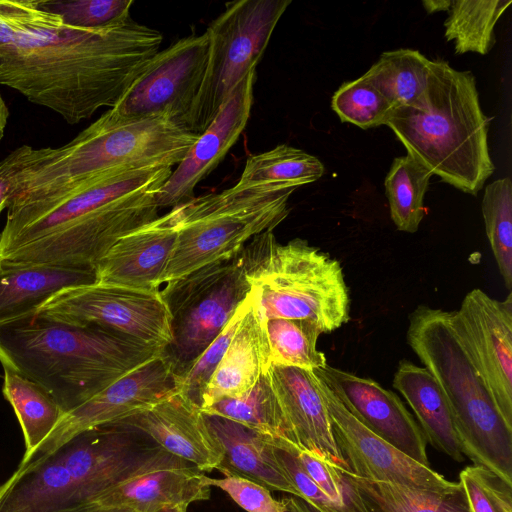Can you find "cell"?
<instances>
[{"mask_svg":"<svg viewBox=\"0 0 512 512\" xmlns=\"http://www.w3.org/2000/svg\"><path fill=\"white\" fill-rule=\"evenodd\" d=\"M162 39L132 18L83 29L65 24L39 0H0V85L77 124L114 107Z\"/></svg>","mask_w":512,"mask_h":512,"instance_id":"cell-1","label":"cell"},{"mask_svg":"<svg viewBox=\"0 0 512 512\" xmlns=\"http://www.w3.org/2000/svg\"><path fill=\"white\" fill-rule=\"evenodd\" d=\"M163 348L95 325L32 312L0 325V362L47 391L67 413Z\"/></svg>","mask_w":512,"mask_h":512,"instance_id":"cell-2","label":"cell"},{"mask_svg":"<svg viewBox=\"0 0 512 512\" xmlns=\"http://www.w3.org/2000/svg\"><path fill=\"white\" fill-rule=\"evenodd\" d=\"M198 136L166 117L123 119L108 110L70 142L40 148L6 209L55 201L116 172L173 167Z\"/></svg>","mask_w":512,"mask_h":512,"instance_id":"cell-3","label":"cell"},{"mask_svg":"<svg viewBox=\"0 0 512 512\" xmlns=\"http://www.w3.org/2000/svg\"><path fill=\"white\" fill-rule=\"evenodd\" d=\"M385 125L407 156L464 193L477 195L495 170L475 78L442 59L430 61L423 97L393 109Z\"/></svg>","mask_w":512,"mask_h":512,"instance_id":"cell-4","label":"cell"},{"mask_svg":"<svg viewBox=\"0 0 512 512\" xmlns=\"http://www.w3.org/2000/svg\"><path fill=\"white\" fill-rule=\"evenodd\" d=\"M407 342L448 400L463 455L512 484V427L455 333L450 311L418 306Z\"/></svg>","mask_w":512,"mask_h":512,"instance_id":"cell-5","label":"cell"},{"mask_svg":"<svg viewBox=\"0 0 512 512\" xmlns=\"http://www.w3.org/2000/svg\"><path fill=\"white\" fill-rule=\"evenodd\" d=\"M261 320L305 319L330 333L350 319V297L338 260L273 231L253 237L237 254Z\"/></svg>","mask_w":512,"mask_h":512,"instance_id":"cell-6","label":"cell"},{"mask_svg":"<svg viewBox=\"0 0 512 512\" xmlns=\"http://www.w3.org/2000/svg\"><path fill=\"white\" fill-rule=\"evenodd\" d=\"M293 188L235 185L182 204L176 247L162 284L235 257L256 235L273 231L289 214Z\"/></svg>","mask_w":512,"mask_h":512,"instance_id":"cell-7","label":"cell"},{"mask_svg":"<svg viewBox=\"0 0 512 512\" xmlns=\"http://www.w3.org/2000/svg\"><path fill=\"white\" fill-rule=\"evenodd\" d=\"M250 291L237 255L165 283L160 292L170 314L172 340L163 353L174 379L196 362Z\"/></svg>","mask_w":512,"mask_h":512,"instance_id":"cell-8","label":"cell"},{"mask_svg":"<svg viewBox=\"0 0 512 512\" xmlns=\"http://www.w3.org/2000/svg\"><path fill=\"white\" fill-rule=\"evenodd\" d=\"M290 0H240L208 26V63L188 122L200 135L213 122L236 85L256 69L271 35Z\"/></svg>","mask_w":512,"mask_h":512,"instance_id":"cell-9","label":"cell"},{"mask_svg":"<svg viewBox=\"0 0 512 512\" xmlns=\"http://www.w3.org/2000/svg\"><path fill=\"white\" fill-rule=\"evenodd\" d=\"M140 191L81 216L56 232L9 252L0 261L15 265L95 269L122 237L158 217L156 193Z\"/></svg>","mask_w":512,"mask_h":512,"instance_id":"cell-10","label":"cell"},{"mask_svg":"<svg viewBox=\"0 0 512 512\" xmlns=\"http://www.w3.org/2000/svg\"><path fill=\"white\" fill-rule=\"evenodd\" d=\"M208 55L206 32L177 40L146 63L110 113L123 119L166 117L188 130Z\"/></svg>","mask_w":512,"mask_h":512,"instance_id":"cell-11","label":"cell"},{"mask_svg":"<svg viewBox=\"0 0 512 512\" xmlns=\"http://www.w3.org/2000/svg\"><path fill=\"white\" fill-rule=\"evenodd\" d=\"M36 312L65 323L110 329L163 349L172 340L171 318L160 290L99 283L68 287Z\"/></svg>","mask_w":512,"mask_h":512,"instance_id":"cell-12","label":"cell"},{"mask_svg":"<svg viewBox=\"0 0 512 512\" xmlns=\"http://www.w3.org/2000/svg\"><path fill=\"white\" fill-rule=\"evenodd\" d=\"M171 173L172 167L116 172L52 202L8 208L0 234V258L119 199L161 188Z\"/></svg>","mask_w":512,"mask_h":512,"instance_id":"cell-13","label":"cell"},{"mask_svg":"<svg viewBox=\"0 0 512 512\" xmlns=\"http://www.w3.org/2000/svg\"><path fill=\"white\" fill-rule=\"evenodd\" d=\"M450 320L500 414L512 427V293L500 301L473 289L458 310L450 311Z\"/></svg>","mask_w":512,"mask_h":512,"instance_id":"cell-14","label":"cell"},{"mask_svg":"<svg viewBox=\"0 0 512 512\" xmlns=\"http://www.w3.org/2000/svg\"><path fill=\"white\" fill-rule=\"evenodd\" d=\"M175 379L162 352L65 413L37 448L34 458L53 453L76 435L117 423L174 393Z\"/></svg>","mask_w":512,"mask_h":512,"instance_id":"cell-15","label":"cell"},{"mask_svg":"<svg viewBox=\"0 0 512 512\" xmlns=\"http://www.w3.org/2000/svg\"><path fill=\"white\" fill-rule=\"evenodd\" d=\"M316 376V375H315ZM334 439L350 473L372 481L420 489L447 490L457 482L411 459L362 425L317 377Z\"/></svg>","mask_w":512,"mask_h":512,"instance_id":"cell-16","label":"cell"},{"mask_svg":"<svg viewBox=\"0 0 512 512\" xmlns=\"http://www.w3.org/2000/svg\"><path fill=\"white\" fill-rule=\"evenodd\" d=\"M159 448L144 433L114 423L84 431L54 452L88 505Z\"/></svg>","mask_w":512,"mask_h":512,"instance_id":"cell-17","label":"cell"},{"mask_svg":"<svg viewBox=\"0 0 512 512\" xmlns=\"http://www.w3.org/2000/svg\"><path fill=\"white\" fill-rule=\"evenodd\" d=\"M312 371L362 425L411 459L430 466L422 430L394 392L328 364Z\"/></svg>","mask_w":512,"mask_h":512,"instance_id":"cell-18","label":"cell"},{"mask_svg":"<svg viewBox=\"0 0 512 512\" xmlns=\"http://www.w3.org/2000/svg\"><path fill=\"white\" fill-rule=\"evenodd\" d=\"M204 472L188 461L159 448L90 504L155 512L210 498Z\"/></svg>","mask_w":512,"mask_h":512,"instance_id":"cell-19","label":"cell"},{"mask_svg":"<svg viewBox=\"0 0 512 512\" xmlns=\"http://www.w3.org/2000/svg\"><path fill=\"white\" fill-rule=\"evenodd\" d=\"M256 69L234 88L213 122L201 133L170 177L156 193L160 208L187 203L197 184L221 162L245 129L253 105Z\"/></svg>","mask_w":512,"mask_h":512,"instance_id":"cell-20","label":"cell"},{"mask_svg":"<svg viewBox=\"0 0 512 512\" xmlns=\"http://www.w3.org/2000/svg\"><path fill=\"white\" fill-rule=\"evenodd\" d=\"M182 205L118 240L95 266L99 284L157 291L173 256Z\"/></svg>","mask_w":512,"mask_h":512,"instance_id":"cell-21","label":"cell"},{"mask_svg":"<svg viewBox=\"0 0 512 512\" xmlns=\"http://www.w3.org/2000/svg\"><path fill=\"white\" fill-rule=\"evenodd\" d=\"M267 375L285 420L288 440L349 471L334 439L330 417L313 371L271 365Z\"/></svg>","mask_w":512,"mask_h":512,"instance_id":"cell-22","label":"cell"},{"mask_svg":"<svg viewBox=\"0 0 512 512\" xmlns=\"http://www.w3.org/2000/svg\"><path fill=\"white\" fill-rule=\"evenodd\" d=\"M117 423L144 433L161 449L202 472L217 469L222 461V450L200 408L177 391Z\"/></svg>","mask_w":512,"mask_h":512,"instance_id":"cell-23","label":"cell"},{"mask_svg":"<svg viewBox=\"0 0 512 512\" xmlns=\"http://www.w3.org/2000/svg\"><path fill=\"white\" fill-rule=\"evenodd\" d=\"M85 506L56 452L19 465L0 485V512H78Z\"/></svg>","mask_w":512,"mask_h":512,"instance_id":"cell-24","label":"cell"},{"mask_svg":"<svg viewBox=\"0 0 512 512\" xmlns=\"http://www.w3.org/2000/svg\"><path fill=\"white\" fill-rule=\"evenodd\" d=\"M271 366L265 321L253 297L202 396L200 410L223 398L246 395Z\"/></svg>","mask_w":512,"mask_h":512,"instance_id":"cell-25","label":"cell"},{"mask_svg":"<svg viewBox=\"0 0 512 512\" xmlns=\"http://www.w3.org/2000/svg\"><path fill=\"white\" fill-rule=\"evenodd\" d=\"M207 427L222 450L218 466L222 474L254 481L270 491L298 497L275 457L272 439L244 425L219 416L204 414Z\"/></svg>","mask_w":512,"mask_h":512,"instance_id":"cell-26","label":"cell"},{"mask_svg":"<svg viewBox=\"0 0 512 512\" xmlns=\"http://www.w3.org/2000/svg\"><path fill=\"white\" fill-rule=\"evenodd\" d=\"M393 387L413 410L426 443L457 462L464 460L448 400L433 375L408 360L400 361Z\"/></svg>","mask_w":512,"mask_h":512,"instance_id":"cell-27","label":"cell"},{"mask_svg":"<svg viewBox=\"0 0 512 512\" xmlns=\"http://www.w3.org/2000/svg\"><path fill=\"white\" fill-rule=\"evenodd\" d=\"M96 282L95 269L15 265L0 261V325L36 312L62 289Z\"/></svg>","mask_w":512,"mask_h":512,"instance_id":"cell-28","label":"cell"},{"mask_svg":"<svg viewBox=\"0 0 512 512\" xmlns=\"http://www.w3.org/2000/svg\"><path fill=\"white\" fill-rule=\"evenodd\" d=\"M346 473L366 512H471L459 481L451 489L438 491L372 481L350 471Z\"/></svg>","mask_w":512,"mask_h":512,"instance_id":"cell-29","label":"cell"},{"mask_svg":"<svg viewBox=\"0 0 512 512\" xmlns=\"http://www.w3.org/2000/svg\"><path fill=\"white\" fill-rule=\"evenodd\" d=\"M4 370L2 393L12 406L22 429L25 452L19 465L34 458L37 448L49 436L65 412L38 384L12 368Z\"/></svg>","mask_w":512,"mask_h":512,"instance_id":"cell-30","label":"cell"},{"mask_svg":"<svg viewBox=\"0 0 512 512\" xmlns=\"http://www.w3.org/2000/svg\"><path fill=\"white\" fill-rule=\"evenodd\" d=\"M430 61L414 49L387 51L363 77L380 92L392 109L411 106L426 92Z\"/></svg>","mask_w":512,"mask_h":512,"instance_id":"cell-31","label":"cell"},{"mask_svg":"<svg viewBox=\"0 0 512 512\" xmlns=\"http://www.w3.org/2000/svg\"><path fill=\"white\" fill-rule=\"evenodd\" d=\"M324 171V165L317 157L280 144L269 151L248 157L235 186H272L296 190L320 179Z\"/></svg>","mask_w":512,"mask_h":512,"instance_id":"cell-32","label":"cell"},{"mask_svg":"<svg viewBox=\"0 0 512 512\" xmlns=\"http://www.w3.org/2000/svg\"><path fill=\"white\" fill-rule=\"evenodd\" d=\"M511 0H456L445 20V38L455 52L487 54L495 44L494 27Z\"/></svg>","mask_w":512,"mask_h":512,"instance_id":"cell-33","label":"cell"},{"mask_svg":"<svg viewBox=\"0 0 512 512\" xmlns=\"http://www.w3.org/2000/svg\"><path fill=\"white\" fill-rule=\"evenodd\" d=\"M432 174L409 156L394 159L384 186L390 217L399 231L415 233L424 218V198Z\"/></svg>","mask_w":512,"mask_h":512,"instance_id":"cell-34","label":"cell"},{"mask_svg":"<svg viewBox=\"0 0 512 512\" xmlns=\"http://www.w3.org/2000/svg\"><path fill=\"white\" fill-rule=\"evenodd\" d=\"M201 412L232 420L274 438L288 440L285 420L267 372L246 395L220 399L201 409Z\"/></svg>","mask_w":512,"mask_h":512,"instance_id":"cell-35","label":"cell"},{"mask_svg":"<svg viewBox=\"0 0 512 512\" xmlns=\"http://www.w3.org/2000/svg\"><path fill=\"white\" fill-rule=\"evenodd\" d=\"M271 365L314 370L327 364L325 354L317 349L320 327L305 319H270L265 321Z\"/></svg>","mask_w":512,"mask_h":512,"instance_id":"cell-36","label":"cell"},{"mask_svg":"<svg viewBox=\"0 0 512 512\" xmlns=\"http://www.w3.org/2000/svg\"><path fill=\"white\" fill-rule=\"evenodd\" d=\"M485 230L505 286L512 288V183L509 177L490 183L482 200Z\"/></svg>","mask_w":512,"mask_h":512,"instance_id":"cell-37","label":"cell"},{"mask_svg":"<svg viewBox=\"0 0 512 512\" xmlns=\"http://www.w3.org/2000/svg\"><path fill=\"white\" fill-rule=\"evenodd\" d=\"M331 107L342 122L361 129L385 125L393 110L388 101L363 76L344 82L333 94Z\"/></svg>","mask_w":512,"mask_h":512,"instance_id":"cell-38","label":"cell"},{"mask_svg":"<svg viewBox=\"0 0 512 512\" xmlns=\"http://www.w3.org/2000/svg\"><path fill=\"white\" fill-rule=\"evenodd\" d=\"M40 6L60 16L69 26L100 29L124 23L130 16L133 0L44 1Z\"/></svg>","mask_w":512,"mask_h":512,"instance_id":"cell-39","label":"cell"},{"mask_svg":"<svg viewBox=\"0 0 512 512\" xmlns=\"http://www.w3.org/2000/svg\"><path fill=\"white\" fill-rule=\"evenodd\" d=\"M251 301V291L237 308L225 328L181 377L175 379V389L200 408L205 388L222 359Z\"/></svg>","mask_w":512,"mask_h":512,"instance_id":"cell-40","label":"cell"},{"mask_svg":"<svg viewBox=\"0 0 512 512\" xmlns=\"http://www.w3.org/2000/svg\"><path fill=\"white\" fill-rule=\"evenodd\" d=\"M471 512H512V484L477 465L459 474Z\"/></svg>","mask_w":512,"mask_h":512,"instance_id":"cell-41","label":"cell"},{"mask_svg":"<svg viewBox=\"0 0 512 512\" xmlns=\"http://www.w3.org/2000/svg\"><path fill=\"white\" fill-rule=\"evenodd\" d=\"M223 475V478L206 476V482L223 490L246 512H283L281 501L274 499L264 486L237 475Z\"/></svg>","mask_w":512,"mask_h":512,"instance_id":"cell-42","label":"cell"},{"mask_svg":"<svg viewBox=\"0 0 512 512\" xmlns=\"http://www.w3.org/2000/svg\"><path fill=\"white\" fill-rule=\"evenodd\" d=\"M40 149L22 145L0 160V213L6 209L19 174L39 157Z\"/></svg>","mask_w":512,"mask_h":512,"instance_id":"cell-43","label":"cell"},{"mask_svg":"<svg viewBox=\"0 0 512 512\" xmlns=\"http://www.w3.org/2000/svg\"><path fill=\"white\" fill-rule=\"evenodd\" d=\"M283 512H319L312 505L296 496L284 497L281 500Z\"/></svg>","mask_w":512,"mask_h":512,"instance_id":"cell-44","label":"cell"},{"mask_svg":"<svg viewBox=\"0 0 512 512\" xmlns=\"http://www.w3.org/2000/svg\"><path fill=\"white\" fill-rule=\"evenodd\" d=\"M452 2L453 0H425L422 4L428 13H435L439 11H449Z\"/></svg>","mask_w":512,"mask_h":512,"instance_id":"cell-45","label":"cell"},{"mask_svg":"<svg viewBox=\"0 0 512 512\" xmlns=\"http://www.w3.org/2000/svg\"><path fill=\"white\" fill-rule=\"evenodd\" d=\"M79 512H135L134 510L126 507H107L99 506L96 504H88Z\"/></svg>","mask_w":512,"mask_h":512,"instance_id":"cell-46","label":"cell"},{"mask_svg":"<svg viewBox=\"0 0 512 512\" xmlns=\"http://www.w3.org/2000/svg\"><path fill=\"white\" fill-rule=\"evenodd\" d=\"M8 119H9V109L0 93V143L4 137Z\"/></svg>","mask_w":512,"mask_h":512,"instance_id":"cell-47","label":"cell"},{"mask_svg":"<svg viewBox=\"0 0 512 512\" xmlns=\"http://www.w3.org/2000/svg\"><path fill=\"white\" fill-rule=\"evenodd\" d=\"M187 508H188L187 505H178V506L163 508V509H160L155 512H187Z\"/></svg>","mask_w":512,"mask_h":512,"instance_id":"cell-48","label":"cell"}]
</instances>
